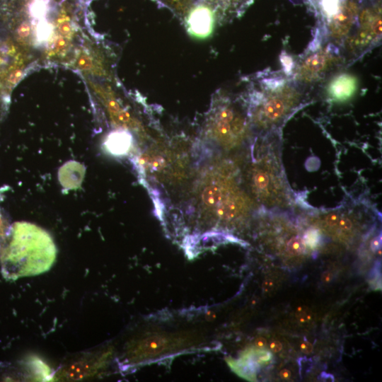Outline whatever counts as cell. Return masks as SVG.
I'll return each instance as SVG.
<instances>
[{"label": "cell", "instance_id": "obj_1", "mask_svg": "<svg viewBox=\"0 0 382 382\" xmlns=\"http://www.w3.org/2000/svg\"><path fill=\"white\" fill-rule=\"evenodd\" d=\"M57 253L49 232L30 222L16 221L0 245L1 274L7 281H15L45 273L52 267Z\"/></svg>", "mask_w": 382, "mask_h": 382}, {"label": "cell", "instance_id": "obj_2", "mask_svg": "<svg viewBox=\"0 0 382 382\" xmlns=\"http://www.w3.org/2000/svg\"><path fill=\"white\" fill-rule=\"evenodd\" d=\"M248 132L246 118L227 98H216L208 112L204 134L219 146L231 149L239 145Z\"/></svg>", "mask_w": 382, "mask_h": 382}, {"label": "cell", "instance_id": "obj_3", "mask_svg": "<svg viewBox=\"0 0 382 382\" xmlns=\"http://www.w3.org/2000/svg\"><path fill=\"white\" fill-rule=\"evenodd\" d=\"M210 180L201 189L199 195L204 209L226 221L234 219L248 209L247 199L228 177L220 175Z\"/></svg>", "mask_w": 382, "mask_h": 382}, {"label": "cell", "instance_id": "obj_4", "mask_svg": "<svg viewBox=\"0 0 382 382\" xmlns=\"http://www.w3.org/2000/svg\"><path fill=\"white\" fill-rule=\"evenodd\" d=\"M270 159L258 161L250 172L252 190L259 199L267 203H276L284 195V186L278 170L269 163ZM265 202V203H266Z\"/></svg>", "mask_w": 382, "mask_h": 382}, {"label": "cell", "instance_id": "obj_5", "mask_svg": "<svg viewBox=\"0 0 382 382\" xmlns=\"http://www.w3.org/2000/svg\"><path fill=\"white\" fill-rule=\"evenodd\" d=\"M250 112L254 122L262 126L277 123L289 111L290 105L285 97L276 96L253 101Z\"/></svg>", "mask_w": 382, "mask_h": 382}, {"label": "cell", "instance_id": "obj_6", "mask_svg": "<svg viewBox=\"0 0 382 382\" xmlns=\"http://www.w3.org/2000/svg\"><path fill=\"white\" fill-rule=\"evenodd\" d=\"M187 32L197 39L208 37L214 25V10L206 3L192 7L185 19Z\"/></svg>", "mask_w": 382, "mask_h": 382}, {"label": "cell", "instance_id": "obj_7", "mask_svg": "<svg viewBox=\"0 0 382 382\" xmlns=\"http://www.w3.org/2000/svg\"><path fill=\"white\" fill-rule=\"evenodd\" d=\"M86 174L85 166L76 161L64 163L58 170V180L66 191L81 187Z\"/></svg>", "mask_w": 382, "mask_h": 382}, {"label": "cell", "instance_id": "obj_8", "mask_svg": "<svg viewBox=\"0 0 382 382\" xmlns=\"http://www.w3.org/2000/svg\"><path fill=\"white\" fill-rule=\"evenodd\" d=\"M133 143L132 135L124 129L110 132L106 137L104 146L109 154L115 156L126 155L130 150Z\"/></svg>", "mask_w": 382, "mask_h": 382}, {"label": "cell", "instance_id": "obj_9", "mask_svg": "<svg viewBox=\"0 0 382 382\" xmlns=\"http://www.w3.org/2000/svg\"><path fill=\"white\" fill-rule=\"evenodd\" d=\"M357 89V80L350 74H342L335 77L329 84L328 93L335 100L349 99Z\"/></svg>", "mask_w": 382, "mask_h": 382}, {"label": "cell", "instance_id": "obj_10", "mask_svg": "<svg viewBox=\"0 0 382 382\" xmlns=\"http://www.w3.org/2000/svg\"><path fill=\"white\" fill-rule=\"evenodd\" d=\"M355 13L352 4H345L340 12L332 19V30L336 34L344 33L352 24Z\"/></svg>", "mask_w": 382, "mask_h": 382}, {"label": "cell", "instance_id": "obj_11", "mask_svg": "<svg viewBox=\"0 0 382 382\" xmlns=\"http://www.w3.org/2000/svg\"><path fill=\"white\" fill-rule=\"evenodd\" d=\"M345 4V0H320L323 13L329 18H332L338 14Z\"/></svg>", "mask_w": 382, "mask_h": 382}, {"label": "cell", "instance_id": "obj_12", "mask_svg": "<svg viewBox=\"0 0 382 382\" xmlns=\"http://www.w3.org/2000/svg\"><path fill=\"white\" fill-rule=\"evenodd\" d=\"M286 251L293 255H298L305 253L306 245L303 238L299 236H294L290 238L286 244Z\"/></svg>", "mask_w": 382, "mask_h": 382}, {"label": "cell", "instance_id": "obj_13", "mask_svg": "<svg viewBox=\"0 0 382 382\" xmlns=\"http://www.w3.org/2000/svg\"><path fill=\"white\" fill-rule=\"evenodd\" d=\"M48 10L47 0H35L30 6V13L35 18H42Z\"/></svg>", "mask_w": 382, "mask_h": 382}, {"label": "cell", "instance_id": "obj_14", "mask_svg": "<svg viewBox=\"0 0 382 382\" xmlns=\"http://www.w3.org/2000/svg\"><path fill=\"white\" fill-rule=\"evenodd\" d=\"M321 236L320 232L313 228H308L303 237L306 245L311 248H316L320 242Z\"/></svg>", "mask_w": 382, "mask_h": 382}, {"label": "cell", "instance_id": "obj_15", "mask_svg": "<svg viewBox=\"0 0 382 382\" xmlns=\"http://www.w3.org/2000/svg\"><path fill=\"white\" fill-rule=\"evenodd\" d=\"M325 62V59L323 55L316 54L308 57L304 65L310 71H318L323 69Z\"/></svg>", "mask_w": 382, "mask_h": 382}, {"label": "cell", "instance_id": "obj_16", "mask_svg": "<svg viewBox=\"0 0 382 382\" xmlns=\"http://www.w3.org/2000/svg\"><path fill=\"white\" fill-rule=\"evenodd\" d=\"M11 226L8 215L0 206V245L8 233Z\"/></svg>", "mask_w": 382, "mask_h": 382}, {"label": "cell", "instance_id": "obj_17", "mask_svg": "<svg viewBox=\"0 0 382 382\" xmlns=\"http://www.w3.org/2000/svg\"><path fill=\"white\" fill-rule=\"evenodd\" d=\"M370 285L374 289H381V265L378 263L374 266L369 274Z\"/></svg>", "mask_w": 382, "mask_h": 382}, {"label": "cell", "instance_id": "obj_18", "mask_svg": "<svg viewBox=\"0 0 382 382\" xmlns=\"http://www.w3.org/2000/svg\"><path fill=\"white\" fill-rule=\"evenodd\" d=\"M296 318L301 323H309L313 318V314L311 311L306 306H299L297 308Z\"/></svg>", "mask_w": 382, "mask_h": 382}, {"label": "cell", "instance_id": "obj_19", "mask_svg": "<svg viewBox=\"0 0 382 382\" xmlns=\"http://www.w3.org/2000/svg\"><path fill=\"white\" fill-rule=\"evenodd\" d=\"M51 33L50 25L47 22H40L37 26V37L41 40L47 39Z\"/></svg>", "mask_w": 382, "mask_h": 382}, {"label": "cell", "instance_id": "obj_20", "mask_svg": "<svg viewBox=\"0 0 382 382\" xmlns=\"http://www.w3.org/2000/svg\"><path fill=\"white\" fill-rule=\"evenodd\" d=\"M311 359L306 357H301L298 359L299 372L301 375L308 373L312 366Z\"/></svg>", "mask_w": 382, "mask_h": 382}, {"label": "cell", "instance_id": "obj_21", "mask_svg": "<svg viewBox=\"0 0 382 382\" xmlns=\"http://www.w3.org/2000/svg\"><path fill=\"white\" fill-rule=\"evenodd\" d=\"M280 60L282 64L284 71L287 74L289 73L294 67L293 59L288 54H282Z\"/></svg>", "mask_w": 382, "mask_h": 382}, {"label": "cell", "instance_id": "obj_22", "mask_svg": "<svg viewBox=\"0 0 382 382\" xmlns=\"http://www.w3.org/2000/svg\"><path fill=\"white\" fill-rule=\"evenodd\" d=\"M78 66L83 70L90 69L92 66L91 58L85 54L81 55L79 59Z\"/></svg>", "mask_w": 382, "mask_h": 382}, {"label": "cell", "instance_id": "obj_23", "mask_svg": "<svg viewBox=\"0 0 382 382\" xmlns=\"http://www.w3.org/2000/svg\"><path fill=\"white\" fill-rule=\"evenodd\" d=\"M30 31V25L27 22H23L18 28V34L21 37H26Z\"/></svg>", "mask_w": 382, "mask_h": 382}, {"label": "cell", "instance_id": "obj_24", "mask_svg": "<svg viewBox=\"0 0 382 382\" xmlns=\"http://www.w3.org/2000/svg\"><path fill=\"white\" fill-rule=\"evenodd\" d=\"M23 71L21 69L13 71L8 76V81L11 84H16L21 79Z\"/></svg>", "mask_w": 382, "mask_h": 382}, {"label": "cell", "instance_id": "obj_25", "mask_svg": "<svg viewBox=\"0 0 382 382\" xmlns=\"http://www.w3.org/2000/svg\"><path fill=\"white\" fill-rule=\"evenodd\" d=\"M299 349L306 354H309L313 352V345L306 340H303L299 343Z\"/></svg>", "mask_w": 382, "mask_h": 382}, {"label": "cell", "instance_id": "obj_26", "mask_svg": "<svg viewBox=\"0 0 382 382\" xmlns=\"http://www.w3.org/2000/svg\"><path fill=\"white\" fill-rule=\"evenodd\" d=\"M381 236L380 234V236H378L377 237L374 238L371 241L370 248L373 252H376L379 249H381Z\"/></svg>", "mask_w": 382, "mask_h": 382}, {"label": "cell", "instance_id": "obj_27", "mask_svg": "<svg viewBox=\"0 0 382 382\" xmlns=\"http://www.w3.org/2000/svg\"><path fill=\"white\" fill-rule=\"evenodd\" d=\"M270 348L273 352H279L282 349V345L279 340H273L270 342Z\"/></svg>", "mask_w": 382, "mask_h": 382}, {"label": "cell", "instance_id": "obj_28", "mask_svg": "<svg viewBox=\"0 0 382 382\" xmlns=\"http://www.w3.org/2000/svg\"><path fill=\"white\" fill-rule=\"evenodd\" d=\"M60 33L66 35L71 31V24L69 21L62 22L59 27Z\"/></svg>", "mask_w": 382, "mask_h": 382}, {"label": "cell", "instance_id": "obj_29", "mask_svg": "<svg viewBox=\"0 0 382 382\" xmlns=\"http://www.w3.org/2000/svg\"><path fill=\"white\" fill-rule=\"evenodd\" d=\"M332 279V274L330 271H325L321 275V280L323 283L328 284Z\"/></svg>", "mask_w": 382, "mask_h": 382}, {"label": "cell", "instance_id": "obj_30", "mask_svg": "<svg viewBox=\"0 0 382 382\" xmlns=\"http://www.w3.org/2000/svg\"><path fill=\"white\" fill-rule=\"evenodd\" d=\"M320 381H334V376L331 375L330 374H328L326 372H322L321 374L318 377Z\"/></svg>", "mask_w": 382, "mask_h": 382}, {"label": "cell", "instance_id": "obj_31", "mask_svg": "<svg viewBox=\"0 0 382 382\" xmlns=\"http://www.w3.org/2000/svg\"><path fill=\"white\" fill-rule=\"evenodd\" d=\"M273 281L270 279H267L263 282L262 288L265 291H269L273 287Z\"/></svg>", "mask_w": 382, "mask_h": 382}, {"label": "cell", "instance_id": "obj_32", "mask_svg": "<svg viewBox=\"0 0 382 382\" xmlns=\"http://www.w3.org/2000/svg\"><path fill=\"white\" fill-rule=\"evenodd\" d=\"M255 345L258 348H263L267 345V340L262 337H257L255 340Z\"/></svg>", "mask_w": 382, "mask_h": 382}, {"label": "cell", "instance_id": "obj_33", "mask_svg": "<svg viewBox=\"0 0 382 382\" xmlns=\"http://www.w3.org/2000/svg\"><path fill=\"white\" fill-rule=\"evenodd\" d=\"M279 376L282 379L289 380L291 376V373L289 369H284L279 372Z\"/></svg>", "mask_w": 382, "mask_h": 382}, {"label": "cell", "instance_id": "obj_34", "mask_svg": "<svg viewBox=\"0 0 382 382\" xmlns=\"http://www.w3.org/2000/svg\"><path fill=\"white\" fill-rule=\"evenodd\" d=\"M66 41L63 38H59L56 42V48L57 50H62L65 47Z\"/></svg>", "mask_w": 382, "mask_h": 382}]
</instances>
